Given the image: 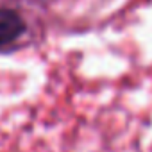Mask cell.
I'll return each mask as SVG.
<instances>
[{
    "mask_svg": "<svg viewBox=\"0 0 152 152\" xmlns=\"http://www.w3.org/2000/svg\"><path fill=\"white\" fill-rule=\"evenodd\" d=\"M25 29L23 20L13 9L0 7V45H7L15 41Z\"/></svg>",
    "mask_w": 152,
    "mask_h": 152,
    "instance_id": "1",
    "label": "cell"
}]
</instances>
